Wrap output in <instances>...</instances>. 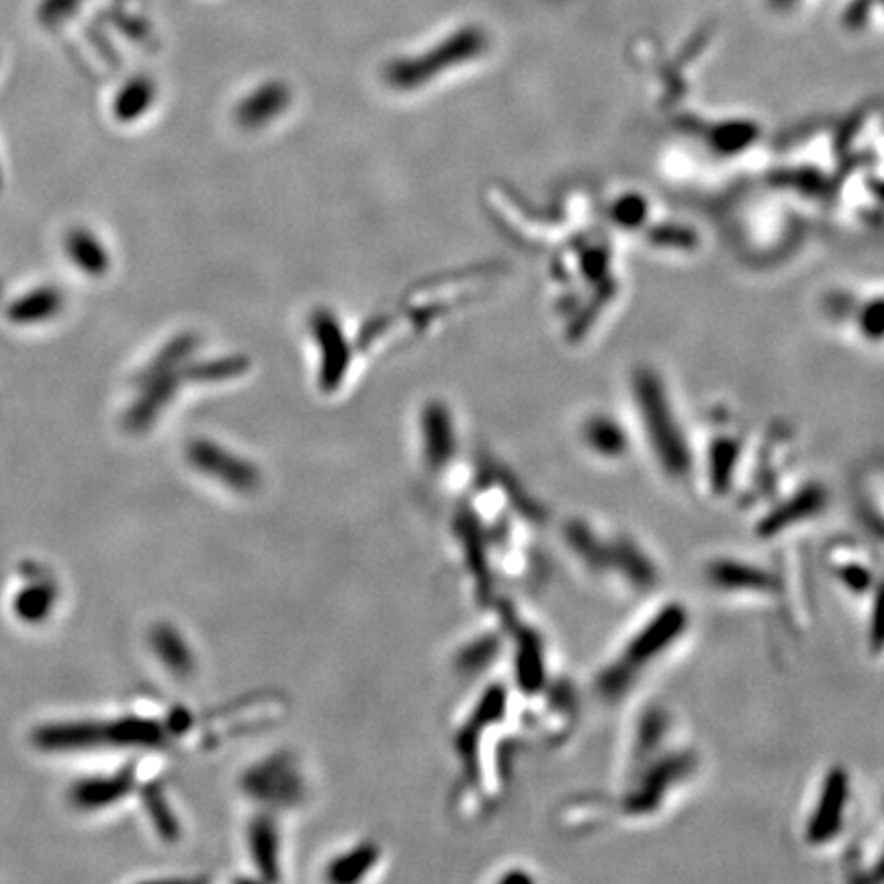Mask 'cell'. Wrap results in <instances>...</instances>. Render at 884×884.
<instances>
[{
  "instance_id": "cell-11",
  "label": "cell",
  "mask_w": 884,
  "mask_h": 884,
  "mask_svg": "<svg viewBox=\"0 0 884 884\" xmlns=\"http://www.w3.org/2000/svg\"><path fill=\"white\" fill-rule=\"evenodd\" d=\"M64 249L72 264L88 276H103L109 273L110 254L103 240L86 228H76L66 235Z\"/></svg>"
},
{
  "instance_id": "cell-7",
  "label": "cell",
  "mask_w": 884,
  "mask_h": 884,
  "mask_svg": "<svg viewBox=\"0 0 884 884\" xmlns=\"http://www.w3.org/2000/svg\"><path fill=\"white\" fill-rule=\"evenodd\" d=\"M189 459L197 470L209 473L211 477H218L223 484L234 485L240 490L256 484V480H259L256 471L250 463L242 461L240 456L228 453L215 442L194 441L189 446Z\"/></svg>"
},
{
  "instance_id": "cell-14",
  "label": "cell",
  "mask_w": 884,
  "mask_h": 884,
  "mask_svg": "<svg viewBox=\"0 0 884 884\" xmlns=\"http://www.w3.org/2000/svg\"><path fill=\"white\" fill-rule=\"evenodd\" d=\"M64 307V295L54 287H42L14 302L9 316L17 324H40L55 318Z\"/></svg>"
},
{
  "instance_id": "cell-2",
  "label": "cell",
  "mask_w": 884,
  "mask_h": 884,
  "mask_svg": "<svg viewBox=\"0 0 884 884\" xmlns=\"http://www.w3.org/2000/svg\"><path fill=\"white\" fill-rule=\"evenodd\" d=\"M485 48L487 42L480 29H459L422 54L401 55L387 62L383 81L398 93H415L444 74L477 60Z\"/></svg>"
},
{
  "instance_id": "cell-13",
  "label": "cell",
  "mask_w": 884,
  "mask_h": 884,
  "mask_svg": "<svg viewBox=\"0 0 884 884\" xmlns=\"http://www.w3.org/2000/svg\"><path fill=\"white\" fill-rule=\"evenodd\" d=\"M684 622L682 612L680 610H670L667 614H662L657 621H653L641 636H636L635 643L629 648L627 653V662L633 665H641V663L650 662L655 657L657 651H662L680 629V624Z\"/></svg>"
},
{
  "instance_id": "cell-3",
  "label": "cell",
  "mask_w": 884,
  "mask_h": 884,
  "mask_svg": "<svg viewBox=\"0 0 884 884\" xmlns=\"http://www.w3.org/2000/svg\"><path fill=\"white\" fill-rule=\"evenodd\" d=\"M194 350V340L191 336H180L175 343L166 345L156 359L150 362L139 375V398L134 403V410H129L127 424L129 429H146L156 415L160 414V408L172 400L177 387L182 383L185 377L189 375V367L182 369V360L187 359Z\"/></svg>"
},
{
  "instance_id": "cell-9",
  "label": "cell",
  "mask_w": 884,
  "mask_h": 884,
  "mask_svg": "<svg viewBox=\"0 0 884 884\" xmlns=\"http://www.w3.org/2000/svg\"><path fill=\"white\" fill-rule=\"evenodd\" d=\"M424 455L432 467H442L455 451V427L449 408L441 401H430L422 412Z\"/></svg>"
},
{
  "instance_id": "cell-15",
  "label": "cell",
  "mask_w": 884,
  "mask_h": 884,
  "mask_svg": "<svg viewBox=\"0 0 884 884\" xmlns=\"http://www.w3.org/2000/svg\"><path fill=\"white\" fill-rule=\"evenodd\" d=\"M583 442L594 451L596 455L617 459L627 451V436L621 424H617L608 415H592L583 422L581 430Z\"/></svg>"
},
{
  "instance_id": "cell-17",
  "label": "cell",
  "mask_w": 884,
  "mask_h": 884,
  "mask_svg": "<svg viewBox=\"0 0 884 884\" xmlns=\"http://www.w3.org/2000/svg\"><path fill=\"white\" fill-rule=\"evenodd\" d=\"M45 604H48L45 588H29L25 594L19 596L17 610L25 619H38L45 612V608H48Z\"/></svg>"
},
{
  "instance_id": "cell-10",
  "label": "cell",
  "mask_w": 884,
  "mask_h": 884,
  "mask_svg": "<svg viewBox=\"0 0 884 884\" xmlns=\"http://www.w3.org/2000/svg\"><path fill=\"white\" fill-rule=\"evenodd\" d=\"M607 220L624 234H643L650 228L655 206L641 191H619L607 201Z\"/></svg>"
},
{
  "instance_id": "cell-8",
  "label": "cell",
  "mask_w": 884,
  "mask_h": 884,
  "mask_svg": "<svg viewBox=\"0 0 884 884\" xmlns=\"http://www.w3.org/2000/svg\"><path fill=\"white\" fill-rule=\"evenodd\" d=\"M848 801V776L842 770H833L823 782L821 799L809 823V840L815 843L828 842L842 828L843 811Z\"/></svg>"
},
{
  "instance_id": "cell-16",
  "label": "cell",
  "mask_w": 884,
  "mask_h": 884,
  "mask_svg": "<svg viewBox=\"0 0 884 884\" xmlns=\"http://www.w3.org/2000/svg\"><path fill=\"white\" fill-rule=\"evenodd\" d=\"M83 2L84 0H42L38 7V19L45 28H57L66 23Z\"/></svg>"
},
{
  "instance_id": "cell-1",
  "label": "cell",
  "mask_w": 884,
  "mask_h": 884,
  "mask_svg": "<svg viewBox=\"0 0 884 884\" xmlns=\"http://www.w3.org/2000/svg\"><path fill=\"white\" fill-rule=\"evenodd\" d=\"M631 398L636 418H641L643 434L660 465L677 477L684 475L691 465V451L662 375L648 367H636L631 375Z\"/></svg>"
},
{
  "instance_id": "cell-5",
  "label": "cell",
  "mask_w": 884,
  "mask_h": 884,
  "mask_svg": "<svg viewBox=\"0 0 884 884\" xmlns=\"http://www.w3.org/2000/svg\"><path fill=\"white\" fill-rule=\"evenodd\" d=\"M829 318L856 334L857 340L878 346L883 336V295L869 293L862 299L854 293H831L828 302Z\"/></svg>"
},
{
  "instance_id": "cell-4",
  "label": "cell",
  "mask_w": 884,
  "mask_h": 884,
  "mask_svg": "<svg viewBox=\"0 0 884 884\" xmlns=\"http://www.w3.org/2000/svg\"><path fill=\"white\" fill-rule=\"evenodd\" d=\"M309 330L318 345L319 386L324 391H336L343 386L352 362V350L345 328L332 309L319 307L309 318Z\"/></svg>"
},
{
  "instance_id": "cell-12",
  "label": "cell",
  "mask_w": 884,
  "mask_h": 884,
  "mask_svg": "<svg viewBox=\"0 0 884 884\" xmlns=\"http://www.w3.org/2000/svg\"><path fill=\"white\" fill-rule=\"evenodd\" d=\"M158 98V86L150 76H134L115 93L113 117L119 124H136L152 109Z\"/></svg>"
},
{
  "instance_id": "cell-6",
  "label": "cell",
  "mask_w": 884,
  "mask_h": 884,
  "mask_svg": "<svg viewBox=\"0 0 884 884\" xmlns=\"http://www.w3.org/2000/svg\"><path fill=\"white\" fill-rule=\"evenodd\" d=\"M291 88L283 81H266L252 88L234 109L235 124L242 129L256 131L261 127L276 122L285 110L290 109Z\"/></svg>"
}]
</instances>
